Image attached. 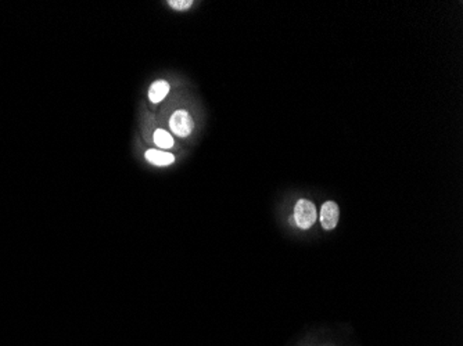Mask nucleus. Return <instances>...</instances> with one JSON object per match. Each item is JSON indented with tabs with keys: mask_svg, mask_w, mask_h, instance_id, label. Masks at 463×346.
<instances>
[{
	"mask_svg": "<svg viewBox=\"0 0 463 346\" xmlns=\"http://www.w3.org/2000/svg\"><path fill=\"white\" fill-rule=\"evenodd\" d=\"M169 128L171 131L179 136V138H187L194 128V122L192 120V115L185 110H178L172 114L169 120Z\"/></svg>",
	"mask_w": 463,
	"mask_h": 346,
	"instance_id": "f257e3e1",
	"label": "nucleus"
},
{
	"mask_svg": "<svg viewBox=\"0 0 463 346\" xmlns=\"http://www.w3.org/2000/svg\"><path fill=\"white\" fill-rule=\"evenodd\" d=\"M294 220L297 226L303 230H307L316 222V208L308 200H300L294 208Z\"/></svg>",
	"mask_w": 463,
	"mask_h": 346,
	"instance_id": "f03ea898",
	"label": "nucleus"
},
{
	"mask_svg": "<svg viewBox=\"0 0 463 346\" xmlns=\"http://www.w3.org/2000/svg\"><path fill=\"white\" fill-rule=\"evenodd\" d=\"M340 217V209L334 201H327L320 209V224L325 230H333Z\"/></svg>",
	"mask_w": 463,
	"mask_h": 346,
	"instance_id": "7ed1b4c3",
	"label": "nucleus"
},
{
	"mask_svg": "<svg viewBox=\"0 0 463 346\" xmlns=\"http://www.w3.org/2000/svg\"><path fill=\"white\" fill-rule=\"evenodd\" d=\"M146 159L152 162L155 166H166L175 161V157L171 152L161 151V150H148Z\"/></svg>",
	"mask_w": 463,
	"mask_h": 346,
	"instance_id": "20e7f679",
	"label": "nucleus"
},
{
	"mask_svg": "<svg viewBox=\"0 0 463 346\" xmlns=\"http://www.w3.org/2000/svg\"><path fill=\"white\" fill-rule=\"evenodd\" d=\"M168 93H169V85H168V82H165V80H157V82H155L152 85L150 90H149V99H150L152 103L157 104V103L162 101L166 97Z\"/></svg>",
	"mask_w": 463,
	"mask_h": 346,
	"instance_id": "39448f33",
	"label": "nucleus"
},
{
	"mask_svg": "<svg viewBox=\"0 0 463 346\" xmlns=\"http://www.w3.org/2000/svg\"><path fill=\"white\" fill-rule=\"evenodd\" d=\"M153 140H155V145H158L159 148L168 150L173 145V138H171V135L164 129H157Z\"/></svg>",
	"mask_w": 463,
	"mask_h": 346,
	"instance_id": "423d86ee",
	"label": "nucleus"
},
{
	"mask_svg": "<svg viewBox=\"0 0 463 346\" xmlns=\"http://www.w3.org/2000/svg\"><path fill=\"white\" fill-rule=\"evenodd\" d=\"M168 4L171 7H173L175 10H186L193 4V1L192 0H169Z\"/></svg>",
	"mask_w": 463,
	"mask_h": 346,
	"instance_id": "0eeeda50",
	"label": "nucleus"
}]
</instances>
